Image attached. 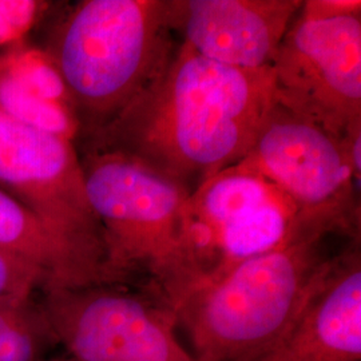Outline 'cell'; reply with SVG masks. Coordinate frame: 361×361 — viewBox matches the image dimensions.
Instances as JSON below:
<instances>
[{
	"instance_id": "3957f363",
	"label": "cell",
	"mask_w": 361,
	"mask_h": 361,
	"mask_svg": "<svg viewBox=\"0 0 361 361\" xmlns=\"http://www.w3.org/2000/svg\"><path fill=\"white\" fill-rule=\"evenodd\" d=\"M177 46L168 0H82L70 7L43 49L73 99L78 141L102 129L146 90Z\"/></svg>"
},
{
	"instance_id": "277c9868",
	"label": "cell",
	"mask_w": 361,
	"mask_h": 361,
	"mask_svg": "<svg viewBox=\"0 0 361 361\" xmlns=\"http://www.w3.org/2000/svg\"><path fill=\"white\" fill-rule=\"evenodd\" d=\"M336 235L302 225L283 245L197 288L177 312L195 360L247 361L267 348L335 257L326 241Z\"/></svg>"
},
{
	"instance_id": "9a60e30c",
	"label": "cell",
	"mask_w": 361,
	"mask_h": 361,
	"mask_svg": "<svg viewBox=\"0 0 361 361\" xmlns=\"http://www.w3.org/2000/svg\"><path fill=\"white\" fill-rule=\"evenodd\" d=\"M0 51L6 55L20 82L35 97L47 104L70 110L77 116L65 80L43 47L34 46L27 40Z\"/></svg>"
},
{
	"instance_id": "8992f818",
	"label": "cell",
	"mask_w": 361,
	"mask_h": 361,
	"mask_svg": "<svg viewBox=\"0 0 361 361\" xmlns=\"http://www.w3.org/2000/svg\"><path fill=\"white\" fill-rule=\"evenodd\" d=\"M39 302L55 343L75 361H197L176 334L177 313L128 285L47 288Z\"/></svg>"
},
{
	"instance_id": "4fadbf2b",
	"label": "cell",
	"mask_w": 361,
	"mask_h": 361,
	"mask_svg": "<svg viewBox=\"0 0 361 361\" xmlns=\"http://www.w3.org/2000/svg\"><path fill=\"white\" fill-rule=\"evenodd\" d=\"M35 295L0 297V361H38L55 343Z\"/></svg>"
},
{
	"instance_id": "6da1fadb",
	"label": "cell",
	"mask_w": 361,
	"mask_h": 361,
	"mask_svg": "<svg viewBox=\"0 0 361 361\" xmlns=\"http://www.w3.org/2000/svg\"><path fill=\"white\" fill-rule=\"evenodd\" d=\"M274 102L271 68L219 65L178 43L154 82L80 141L137 158L192 194L245 157Z\"/></svg>"
},
{
	"instance_id": "5bb4252c",
	"label": "cell",
	"mask_w": 361,
	"mask_h": 361,
	"mask_svg": "<svg viewBox=\"0 0 361 361\" xmlns=\"http://www.w3.org/2000/svg\"><path fill=\"white\" fill-rule=\"evenodd\" d=\"M0 111L27 125L78 142L80 125L77 116L35 97L13 73L0 51Z\"/></svg>"
},
{
	"instance_id": "ba28073f",
	"label": "cell",
	"mask_w": 361,
	"mask_h": 361,
	"mask_svg": "<svg viewBox=\"0 0 361 361\" xmlns=\"http://www.w3.org/2000/svg\"><path fill=\"white\" fill-rule=\"evenodd\" d=\"M0 189L109 283L102 231L86 195L77 143L0 111Z\"/></svg>"
},
{
	"instance_id": "8fae6325",
	"label": "cell",
	"mask_w": 361,
	"mask_h": 361,
	"mask_svg": "<svg viewBox=\"0 0 361 361\" xmlns=\"http://www.w3.org/2000/svg\"><path fill=\"white\" fill-rule=\"evenodd\" d=\"M247 361H361L359 241L332 258L292 322Z\"/></svg>"
},
{
	"instance_id": "7a4b0ae2",
	"label": "cell",
	"mask_w": 361,
	"mask_h": 361,
	"mask_svg": "<svg viewBox=\"0 0 361 361\" xmlns=\"http://www.w3.org/2000/svg\"><path fill=\"white\" fill-rule=\"evenodd\" d=\"M78 153L102 231L109 283L142 279L143 289L177 313L201 283L186 233L190 193L130 155L83 147Z\"/></svg>"
},
{
	"instance_id": "2e32d148",
	"label": "cell",
	"mask_w": 361,
	"mask_h": 361,
	"mask_svg": "<svg viewBox=\"0 0 361 361\" xmlns=\"http://www.w3.org/2000/svg\"><path fill=\"white\" fill-rule=\"evenodd\" d=\"M54 7L46 0H0V50L27 42Z\"/></svg>"
},
{
	"instance_id": "5b68a950",
	"label": "cell",
	"mask_w": 361,
	"mask_h": 361,
	"mask_svg": "<svg viewBox=\"0 0 361 361\" xmlns=\"http://www.w3.org/2000/svg\"><path fill=\"white\" fill-rule=\"evenodd\" d=\"M235 165L269 180L308 222L360 240V177L345 140L274 102Z\"/></svg>"
},
{
	"instance_id": "30bf717a",
	"label": "cell",
	"mask_w": 361,
	"mask_h": 361,
	"mask_svg": "<svg viewBox=\"0 0 361 361\" xmlns=\"http://www.w3.org/2000/svg\"><path fill=\"white\" fill-rule=\"evenodd\" d=\"M301 0H168L178 43L243 70L271 68Z\"/></svg>"
},
{
	"instance_id": "7c38bea8",
	"label": "cell",
	"mask_w": 361,
	"mask_h": 361,
	"mask_svg": "<svg viewBox=\"0 0 361 361\" xmlns=\"http://www.w3.org/2000/svg\"><path fill=\"white\" fill-rule=\"evenodd\" d=\"M0 250L39 267L49 279L46 288H79L104 283L102 277L42 219L3 189H0Z\"/></svg>"
},
{
	"instance_id": "d6986e66",
	"label": "cell",
	"mask_w": 361,
	"mask_h": 361,
	"mask_svg": "<svg viewBox=\"0 0 361 361\" xmlns=\"http://www.w3.org/2000/svg\"><path fill=\"white\" fill-rule=\"evenodd\" d=\"M47 361H75V360H73V359H71V357H70V359H54V360H47Z\"/></svg>"
},
{
	"instance_id": "e0dca14e",
	"label": "cell",
	"mask_w": 361,
	"mask_h": 361,
	"mask_svg": "<svg viewBox=\"0 0 361 361\" xmlns=\"http://www.w3.org/2000/svg\"><path fill=\"white\" fill-rule=\"evenodd\" d=\"M47 285L49 279L39 267L0 250V297L35 295Z\"/></svg>"
},
{
	"instance_id": "ac0fdd59",
	"label": "cell",
	"mask_w": 361,
	"mask_h": 361,
	"mask_svg": "<svg viewBox=\"0 0 361 361\" xmlns=\"http://www.w3.org/2000/svg\"><path fill=\"white\" fill-rule=\"evenodd\" d=\"M300 15L310 19H332L347 15H361L360 0H305Z\"/></svg>"
},
{
	"instance_id": "9c48e42d",
	"label": "cell",
	"mask_w": 361,
	"mask_h": 361,
	"mask_svg": "<svg viewBox=\"0 0 361 361\" xmlns=\"http://www.w3.org/2000/svg\"><path fill=\"white\" fill-rule=\"evenodd\" d=\"M271 70L276 104L340 140L361 130V15L297 13Z\"/></svg>"
},
{
	"instance_id": "52a82bcc",
	"label": "cell",
	"mask_w": 361,
	"mask_h": 361,
	"mask_svg": "<svg viewBox=\"0 0 361 361\" xmlns=\"http://www.w3.org/2000/svg\"><path fill=\"white\" fill-rule=\"evenodd\" d=\"M307 222L298 207L257 173L237 165L221 170L189 195L186 207L200 286L283 245Z\"/></svg>"
}]
</instances>
